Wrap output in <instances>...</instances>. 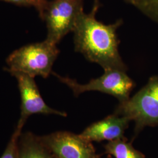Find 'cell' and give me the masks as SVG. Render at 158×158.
I'll use <instances>...</instances> for the list:
<instances>
[{
	"instance_id": "cell-9",
	"label": "cell",
	"mask_w": 158,
	"mask_h": 158,
	"mask_svg": "<svg viewBox=\"0 0 158 158\" xmlns=\"http://www.w3.org/2000/svg\"><path fill=\"white\" fill-rule=\"evenodd\" d=\"M19 158H56L40 140L31 132L21 134L18 141Z\"/></svg>"
},
{
	"instance_id": "cell-8",
	"label": "cell",
	"mask_w": 158,
	"mask_h": 158,
	"mask_svg": "<svg viewBox=\"0 0 158 158\" xmlns=\"http://www.w3.org/2000/svg\"><path fill=\"white\" fill-rule=\"evenodd\" d=\"M130 120L114 114L86 128L80 135L89 141H112L123 138Z\"/></svg>"
},
{
	"instance_id": "cell-14",
	"label": "cell",
	"mask_w": 158,
	"mask_h": 158,
	"mask_svg": "<svg viewBox=\"0 0 158 158\" xmlns=\"http://www.w3.org/2000/svg\"><path fill=\"white\" fill-rule=\"evenodd\" d=\"M125 1L131 4H132L133 6H135L138 2L139 1V0H125Z\"/></svg>"
},
{
	"instance_id": "cell-7",
	"label": "cell",
	"mask_w": 158,
	"mask_h": 158,
	"mask_svg": "<svg viewBox=\"0 0 158 158\" xmlns=\"http://www.w3.org/2000/svg\"><path fill=\"white\" fill-rule=\"evenodd\" d=\"M10 73L17 79L21 99V115L17 125V129L22 130L29 116L35 114L67 116L65 112L53 109L46 104L40 94L34 77L19 72H10Z\"/></svg>"
},
{
	"instance_id": "cell-4",
	"label": "cell",
	"mask_w": 158,
	"mask_h": 158,
	"mask_svg": "<svg viewBox=\"0 0 158 158\" xmlns=\"http://www.w3.org/2000/svg\"><path fill=\"white\" fill-rule=\"evenodd\" d=\"M125 72L119 69H104L102 76L92 79L85 85L79 84L75 80L60 76L54 72L52 73L67 85L76 96L86 91H97L114 96L121 102L130 98V93L135 86L134 81Z\"/></svg>"
},
{
	"instance_id": "cell-5",
	"label": "cell",
	"mask_w": 158,
	"mask_h": 158,
	"mask_svg": "<svg viewBox=\"0 0 158 158\" xmlns=\"http://www.w3.org/2000/svg\"><path fill=\"white\" fill-rule=\"evenodd\" d=\"M83 11V0H52L49 1L43 17L48 30L46 40L57 45L73 31Z\"/></svg>"
},
{
	"instance_id": "cell-1",
	"label": "cell",
	"mask_w": 158,
	"mask_h": 158,
	"mask_svg": "<svg viewBox=\"0 0 158 158\" xmlns=\"http://www.w3.org/2000/svg\"><path fill=\"white\" fill-rule=\"evenodd\" d=\"M100 7V0H94L90 12H83L74 28L75 51L83 54L91 62L96 63L104 69L127 70L120 56L117 30L123 24L119 19L114 23L106 25L97 20L96 15Z\"/></svg>"
},
{
	"instance_id": "cell-12",
	"label": "cell",
	"mask_w": 158,
	"mask_h": 158,
	"mask_svg": "<svg viewBox=\"0 0 158 158\" xmlns=\"http://www.w3.org/2000/svg\"><path fill=\"white\" fill-rule=\"evenodd\" d=\"M135 6L158 23V0H139Z\"/></svg>"
},
{
	"instance_id": "cell-6",
	"label": "cell",
	"mask_w": 158,
	"mask_h": 158,
	"mask_svg": "<svg viewBox=\"0 0 158 158\" xmlns=\"http://www.w3.org/2000/svg\"><path fill=\"white\" fill-rule=\"evenodd\" d=\"M40 139L56 158H100L91 142L80 134L59 131Z\"/></svg>"
},
{
	"instance_id": "cell-3",
	"label": "cell",
	"mask_w": 158,
	"mask_h": 158,
	"mask_svg": "<svg viewBox=\"0 0 158 158\" xmlns=\"http://www.w3.org/2000/svg\"><path fill=\"white\" fill-rule=\"evenodd\" d=\"M115 114L134 121L135 132L147 126L158 125V76L151 77L134 96L121 102Z\"/></svg>"
},
{
	"instance_id": "cell-2",
	"label": "cell",
	"mask_w": 158,
	"mask_h": 158,
	"mask_svg": "<svg viewBox=\"0 0 158 158\" xmlns=\"http://www.w3.org/2000/svg\"><path fill=\"white\" fill-rule=\"evenodd\" d=\"M57 45L48 40L24 46L14 51L6 59L8 72H19L34 77L47 78L59 53Z\"/></svg>"
},
{
	"instance_id": "cell-10",
	"label": "cell",
	"mask_w": 158,
	"mask_h": 158,
	"mask_svg": "<svg viewBox=\"0 0 158 158\" xmlns=\"http://www.w3.org/2000/svg\"><path fill=\"white\" fill-rule=\"evenodd\" d=\"M104 148L106 152L115 158H145L142 153L123 138L109 142Z\"/></svg>"
},
{
	"instance_id": "cell-11",
	"label": "cell",
	"mask_w": 158,
	"mask_h": 158,
	"mask_svg": "<svg viewBox=\"0 0 158 158\" xmlns=\"http://www.w3.org/2000/svg\"><path fill=\"white\" fill-rule=\"evenodd\" d=\"M18 6L34 7L42 20L44 12L48 4V0H0Z\"/></svg>"
},
{
	"instance_id": "cell-13",
	"label": "cell",
	"mask_w": 158,
	"mask_h": 158,
	"mask_svg": "<svg viewBox=\"0 0 158 158\" xmlns=\"http://www.w3.org/2000/svg\"><path fill=\"white\" fill-rule=\"evenodd\" d=\"M21 132L22 130L17 129L16 128L4 152L0 158H19L18 141L19 136L22 134Z\"/></svg>"
}]
</instances>
